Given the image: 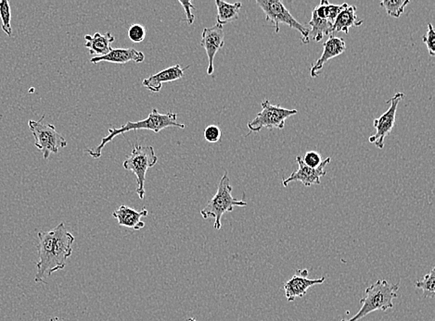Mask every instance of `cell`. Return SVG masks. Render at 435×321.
Masks as SVG:
<instances>
[{"label": "cell", "mask_w": 435, "mask_h": 321, "mask_svg": "<svg viewBox=\"0 0 435 321\" xmlns=\"http://www.w3.org/2000/svg\"><path fill=\"white\" fill-rule=\"evenodd\" d=\"M409 3V0H385L380 5L385 9L389 16L400 18Z\"/></svg>", "instance_id": "obj_23"}, {"label": "cell", "mask_w": 435, "mask_h": 321, "mask_svg": "<svg viewBox=\"0 0 435 321\" xmlns=\"http://www.w3.org/2000/svg\"><path fill=\"white\" fill-rule=\"evenodd\" d=\"M404 93H397L391 99L389 100L390 107L388 111L382 114V116L374 120L373 126L376 129L375 135H371L368 138L370 144L375 145L379 150L385 147V138L391 133L395 123L398 104L402 99H404Z\"/></svg>", "instance_id": "obj_9"}, {"label": "cell", "mask_w": 435, "mask_h": 321, "mask_svg": "<svg viewBox=\"0 0 435 321\" xmlns=\"http://www.w3.org/2000/svg\"><path fill=\"white\" fill-rule=\"evenodd\" d=\"M188 321H197L195 319H193V317H189V319H188Z\"/></svg>", "instance_id": "obj_31"}, {"label": "cell", "mask_w": 435, "mask_h": 321, "mask_svg": "<svg viewBox=\"0 0 435 321\" xmlns=\"http://www.w3.org/2000/svg\"><path fill=\"white\" fill-rule=\"evenodd\" d=\"M50 321H60L59 317H53V319H51Z\"/></svg>", "instance_id": "obj_30"}, {"label": "cell", "mask_w": 435, "mask_h": 321, "mask_svg": "<svg viewBox=\"0 0 435 321\" xmlns=\"http://www.w3.org/2000/svg\"><path fill=\"white\" fill-rule=\"evenodd\" d=\"M168 127H177V128H185V124L177 123V114L174 112H168V113H160L156 108H153L149 116L146 119L138 120V122H128L120 128H111L108 130V135L102 138L101 144L95 148H89L84 150V152L93 159H99L101 157L102 150L105 145L113 141L116 136L123 135V133L130 131H138V130H150L155 133H158Z\"/></svg>", "instance_id": "obj_2"}, {"label": "cell", "mask_w": 435, "mask_h": 321, "mask_svg": "<svg viewBox=\"0 0 435 321\" xmlns=\"http://www.w3.org/2000/svg\"><path fill=\"white\" fill-rule=\"evenodd\" d=\"M180 5H182L184 11L186 12V22L188 23L189 26H192L193 23H194L195 16L192 14V10H194V5L192 4V1H180Z\"/></svg>", "instance_id": "obj_29"}, {"label": "cell", "mask_w": 435, "mask_h": 321, "mask_svg": "<svg viewBox=\"0 0 435 321\" xmlns=\"http://www.w3.org/2000/svg\"><path fill=\"white\" fill-rule=\"evenodd\" d=\"M38 261L36 263L35 283H45L54 272L62 271L72 254L75 236L60 223L48 232L38 235Z\"/></svg>", "instance_id": "obj_1"}, {"label": "cell", "mask_w": 435, "mask_h": 321, "mask_svg": "<svg viewBox=\"0 0 435 321\" xmlns=\"http://www.w3.org/2000/svg\"><path fill=\"white\" fill-rule=\"evenodd\" d=\"M362 23H363V21L358 19L356 6H348L338 15L334 26H332V33L343 32L347 35V33H349V29L351 27H358L362 26Z\"/></svg>", "instance_id": "obj_19"}, {"label": "cell", "mask_w": 435, "mask_h": 321, "mask_svg": "<svg viewBox=\"0 0 435 321\" xmlns=\"http://www.w3.org/2000/svg\"><path fill=\"white\" fill-rule=\"evenodd\" d=\"M308 26H310V29H308V35L307 38L303 41L304 44H308L310 41L320 42L324 35H331L332 33V24L329 23L328 20L321 19L316 12H312V19H311Z\"/></svg>", "instance_id": "obj_18"}, {"label": "cell", "mask_w": 435, "mask_h": 321, "mask_svg": "<svg viewBox=\"0 0 435 321\" xmlns=\"http://www.w3.org/2000/svg\"><path fill=\"white\" fill-rule=\"evenodd\" d=\"M256 4L262 9L265 15V21L272 22L275 24V32H280V24H286L291 28L297 30L303 35V41L308 35V28L303 24L297 22L290 11L287 10L285 6L279 0H258Z\"/></svg>", "instance_id": "obj_8"}, {"label": "cell", "mask_w": 435, "mask_h": 321, "mask_svg": "<svg viewBox=\"0 0 435 321\" xmlns=\"http://www.w3.org/2000/svg\"><path fill=\"white\" fill-rule=\"evenodd\" d=\"M422 41L427 47L429 54L431 57L435 56V32L433 24L428 23V31L422 38Z\"/></svg>", "instance_id": "obj_26"}, {"label": "cell", "mask_w": 435, "mask_h": 321, "mask_svg": "<svg viewBox=\"0 0 435 321\" xmlns=\"http://www.w3.org/2000/svg\"><path fill=\"white\" fill-rule=\"evenodd\" d=\"M296 162L298 163L299 168L297 171L292 172L290 177L283 179L282 186L284 187L288 186L289 184L292 183V181H301L306 187H310L313 184H321L320 179L327 174L325 168L331 162V157L323 160L321 164L316 169L309 168L304 164L300 156L296 157Z\"/></svg>", "instance_id": "obj_10"}, {"label": "cell", "mask_w": 435, "mask_h": 321, "mask_svg": "<svg viewBox=\"0 0 435 321\" xmlns=\"http://www.w3.org/2000/svg\"><path fill=\"white\" fill-rule=\"evenodd\" d=\"M158 162V157L153 147H143V145H134L132 148L131 155L123 163L126 171H132L137 178L138 193L141 200L145 198V180L148 169L153 168Z\"/></svg>", "instance_id": "obj_5"}, {"label": "cell", "mask_w": 435, "mask_h": 321, "mask_svg": "<svg viewBox=\"0 0 435 321\" xmlns=\"http://www.w3.org/2000/svg\"><path fill=\"white\" fill-rule=\"evenodd\" d=\"M302 159L304 164L312 169L318 168L322 163L321 155L316 151H308Z\"/></svg>", "instance_id": "obj_28"}, {"label": "cell", "mask_w": 435, "mask_h": 321, "mask_svg": "<svg viewBox=\"0 0 435 321\" xmlns=\"http://www.w3.org/2000/svg\"><path fill=\"white\" fill-rule=\"evenodd\" d=\"M307 269H303V271L299 269L291 280L284 283L283 290L285 291L286 298L289 302H294L296 298H304L308 289L318 284L324 283L326 281L325 277L310 280L307 278Z\"/></svg>", "instance_id": "obj_12"}, {"label": "cell", "mask_w": 435, "mask_h": 321, "mask_svg": "<svg viewBox=\"0 0 435 321\" xmlns=\"http://www.w3.org/2000/svg\"><path fill=\"white\" fill-rule=\"evenodd\" d=\"M400 283L392 284L387 281L379 280L365 289V298L360 299L361 308L351 319L341 321H358L368 314L378 310L387 311L394 308V299L397 298Z\"/></svg>", "instance_id": "obj_3"}, {"label": "cell", "mask_w": 435, "mask_h": 321, "mask_svg": "<svg viewBox=\"0 0 435 321\" xmlns=\"http://www.w3.org/2000/svg\"><path fill=\"white\" fill-rule=\"evenodd\" d=\"M145 60V55L141 51L135 48H113L110 53L102 57H94L90 60L93 64H98L101 62L114 63V64H126L129 62L141 63Z\"/></svg>", "instance_id": "obj_15"}, {"label": "cell", "mask_w": 435, "mask_h": 321, "mask_svg": "<svg viewBox=\"0 0 435 321\" xmlns=\"http://www.w3.org/2000/svg\"><path fill=\"white\" fill-rule=\"evenodd\" d=\"M221 129L216 125H209L204 130V136L208 143H217L221 138Z\"/></svg>", "instance_id": "obj_27"}, {"label": "cell", "mask_w": 435, "mask_h": 321, "mask_svg": "<svg viewBox=\"0 0 435 321\" xmlns=\"http://www.w3.org/2000/svg\"><path fill=\"white\" fill-rule=\"evenodd\" d=\"M128 35L130 40L134 42V43H141L146 38V28L141 24H133L129 27Z\"/></svg>", "instance_id": "obj_25"}, {"label": "cell", "mask_w": 435, "mask_h": 321, "mask_svg": "<svg viewBox=\"0 0 435 321\" xmlns=\"http://www.w3.org/2000/svg\"><path fill=\"white\" fill-rule=\"evenodd\" d=\"M189 68V66L181 68V66L178 64L169 67V68L159 72L158 74L150 75V77L144 79L142 81V86L146 87L150 92L159 93L162 89L163 84L180 80L184 77V72Z\"/></svg>", "instance_id": "obj_13"}, {"label": "cell", "mask_w": 435, "mask_h": 321, "mask_svg": "<svg viewBox=\"0 0 435 321\" xmlns=\"http://www.w3.org/2000/svg\"><path fill=\"white\" fill-rule=\"evenodd\" d=\"M149 211L146 208H143L141 211L133 210L128 208V205H122L118 208L116 211L113 212V217L118 220V224L120 226L128 227L140 231L145 227V223L142 222V217H147Z\"/></svg>", "instance_id": "obj_16"}, {"label": "cell", "mask_w": 435, "mask_h": 321, "mask_svg": "<svg viewBox=\"0 0 435 321\" xmlns=\"http://www.w3.org/2000/svg\"><path fill=\"white\" fill-rule=\"evenodd\" d=\"M346 50V44L343 39L336 38L334 35H329L328 40L324 43L321 57L316 60L315 64H313L312 68H311V77H319L325 63L329 62V60L341 55Z\"/></svg>", "instance_id": "obj_14"}, {"label": "cell", "mask_w": 435, "mask_h": 321, "mask_svg": "<svg viewBox=\"0 0 435 321\" xmlns=\"http://www.w3.org/2000/svg\"><path fill=\"white\" fill-rule=\"evenodd\" d=\"M261 106L262 111L252 122L248 123L250 132L259 133L264 128L282 130L285 126L286 120L298 113L296 110H287L279 105L271 104L268 99L262 101Z\"/></svg>", "instance_id": "obj_7"}, {"label": "cell", "mask_w": 435, "mask_h": 321, "mask_svg": "<svg viewBox=\"0 0 435 321\" xmlns=\"http://www.w3.org/2000/svg\"><path fill=\"white\" fill-rule=\"evenodd\" d=\"M11 8L8 0H0V20L3 32L8 36H12Z\"/></svg>", "instance_id": "obj_24"}, {"label": "cell", "mask_w": 435, "mask_h": 321, "mask_svg": "<svg viewBox=\"0 0 435 321\" xmlns=\"http://www.w3.org/2000/svg\"><path fill=\"white\" fill-rule=\"evenodd\" d=\"M416 287L422 290L424 298H434L435 295V268L431 269L422 280L417 281Z\"/></svg>", "instance_id": "obj_22"}, {"label": "cell", "mask_w": 435, "mask_h": 321, "mask_svg": "<svg viewBox=\"0 0 435 321\" xmlns=\"http://www.w3.org/2000/svg\"><path fill=\"white\" fill-rule=\"evenodd\" d=\"M84 38L86 40L84 47L89 50L90 55L97 57L105 56L110 53L113 50L111 44L116 40L110 32L104 35L99 33H96L94 35H86Z\"/></svg>", "instance_id": "obj_17"}, {"label": "cell", "mask_w": 435, "mask_h": 321, "mask_svg": "<svg viewBox=\"0 0 435 321\" xmlns=\"http://www.w3.org/2000/svg\"><path fill=\"white\" fill-rule=\"evenodd\" d=\"M348 6L347 3H343L341 5H334L331 4L327 0H322L319 7L314 9V11L321 19L328 20L329 23L334 24L340 12Z\"/></svg>", "instance_id": "obj_21"}, {"label": "cell", "mask_w": 435, "mask_h": 321, "mask_svg": "<svg viewBox=\"0 0 435 321\" xmlns=\"http://www.w3.org/2000/svg\"><path fill=\"white\" fill-rule=\"evenodd\" d=\"M232 190L233 189L231 186L228 171H226L219 181L216 195L201 210L202 217L204 220L210 219V218L214 219V228L217 231L222 228L221 219L224 214L233 211L235 207H246L247 205L246 202L236 199L232 196Z\"/></svg>", "instance_id": "obj_4"}, {"label": "cell", "mask_w": 435, "mask_h": 321, "mask_svg": "<svg viewBox=\"0 0 435 321\" xmlns=\"http://www.w3.org/2000/svg\"><path fill=\"white\" fill-rule=\"evenodd\" d=\"M45 115L39 120H30L28 126L35 138V147L41 151L44 159H48L51 154H57L60 148L67 147L68 143L55 126L43 123Z\"/></svg>", "instance_id": "obj_6"}, {"label": "cell", "mask_w": 435, "mask_h": 321, "mask_svg": "<svg viewBox=\"0 0 435 321\" xmlns=\"http://www.w3.org/2000/svg\"><path fill=\"white\" fill-rule=\"evenodd\" d=\"M225 44V32L223 26L214 24L210 28H204L202 33L201 45L207 51L208 57L207 74L212 75L214 71V60L216 53Z\"/></svg>", "instance_id": "obj_11"}, {"label": "cell", "mask_w": 435, "mask_h": 321, "mask_svg": "<svg viewBox=\"0 0 435 321\" xmlns=\"http://www.w3.org/2000/svg\"><path fill=\"white\" fill-rule=\"evenodd\" d=\"M216 5L217 8L216 23L220 26L233 22L237 20L243 4L241 2H236L234 4L222 1V0H216Z\"/></svg>", "instance_id": "obj_20"}]
</instances>
